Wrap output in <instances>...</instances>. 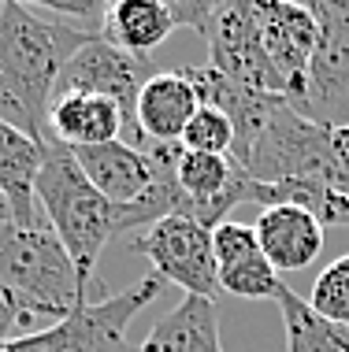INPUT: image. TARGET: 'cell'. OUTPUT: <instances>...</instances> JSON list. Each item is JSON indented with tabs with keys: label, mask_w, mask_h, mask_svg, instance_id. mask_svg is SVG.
<instances>
[{
	"label": "cell",
	"mask_w": 349,
	"mask_h": 352,
	"mask_svg": "<svg viewBox=\"0 0 349 352\" xmlns=\"http://www.w3.org/2000/svg\"><path fill=\"white\" fill-rule=\"evenodd\" d=\"M253 230H257L264 260L275 267V274L279 271H305L324 252V226L305 208H290V204L264 208Z\"/></svg>",
	"instance_id": "7c38bea8"
},
{
	"label": "cell",
	"mask_w": 349,
	"mask_h": 352,
	"mask_svg": "<svg viewBox=\"0 0 349 352\" xmlns=\"http://www.w3.org/2000/svg\"><path fill=\"white\" fill-rule=\"evenodd\" d=\"M160 285L164 282L149 274L130 289L112 293L97 304H78L67 319L49 330L0 341V352H134V345L127 341V327L145 304L160 297Z\"/></svg>",
	"instance_id": "277c9868"
},
{
	"label": "cell",
	"mask_w": 349,
	"mask_h": 352,
	"mask_svg": "<svg viewBox=\"0 0 349 352\" xmlns=\"http://www.w3.org/2000/svg\"><path fill=\"white\" fill-rule=\"evenodd\" d=\"M178 145H182L186 152H204V156H231V148H234V126H231V119L223 116L220 108L201 104Z\"/></svg>",
	"instance_id": "ffe728a7"
},
{
	"label": "cell",
	"mask_w": 349,
	"mask_h": 352,
	"mask_svg": "<svg viewBox=\"0 0 349 352\" xmlns=\"http://www.w3.org/2000/svg\"><path fill=\"white\" fill-rule=\"evenodd\" d=\"M175 30L178 23L167 0H116V4H108L105 23H101V37L108 45L130 56H145V60Z\"/></svg>",
	"instance_id": "9a60e30c"
},
{
	"label": "cell",
	"mask_w": 349,
	"mask_h": 352,
	"mask_svg": "<svg viewBox=\"0 0 349 352\" xmlns=\"http://www.w3.org/2000/svg\"><path fill=\"white\" fill-rule=\"evenodd\" d=\"M74 164L82 167V175L93 182L108 204H134L156 178V164L145 148H134L127 141H108L97 148H74Z\"/></svg>",
	"instance_id": "8fae6325"
},
{
	"label": "cell",
	"mask_w": 349,
	"mask_h": 352,
	"mask_svg": "<svg viewBox=\"0 0 349 352\" xmlns=\"http://www.w3.org/2000/svg\"><path fill=\"white\" fill-rule=\"evenodd\" d=\"M0 223H12V208H8L4 193H0Z\"/></svg>",
	"instance_id": "7402d4cb"
},
{
	"label": "cell",
	"mask_w": 349,
	"mask_h": 352,
	"mask_svg": "<svg viewBox=\"0 0 349 352\" xmlns=\"http://www.w3.org/2000/svg\"><path fill=\"white\" fill-rule=\"evenodd\" d=\"M153 74L156 71H149L145 56H130V52L116 49V45H108L105 37H93L67 60L60 82H56V97L60 93H97V97H108L123 111L127 145L145 148L141 130H138V93Z\"/></svg>",
	"instance_id": "52a82bcc"
},
{
	"label": "cell",
	"mask_w": 349,
	"mask_h": 352,
	"mask_svg": "<svg viewBox=\"0 0 349 352\" xmlns=\"http://www.w3.org/2000/svg\"><path fill=\"white\" fill-rule=\"evenodd\" d=\"M45 148L34 138H26L23 130L8 126L0 119V193H4L8 208H12L15 226H41V208L34 197L37 170L45 164Z\"/></svg>",
	"instance_id": "5bb4252c"
},
{
	"label": "cell",
	"mask_w": 349,
	"mask_h": 352,
	"mask_svg": "<svg viewBox=\"0 0 349 352\" xmlns=\"http://www.w3.org/2000/svg\"><path fill=\"white\" fill-rule=\"evenodd\" d=\"M123 130V111L97 93H60L49 108V138L71 152L119 141Z\"/></svg>",
	"instance_id": "4fadbf2b"
},
{
	"label": "cell",
	"mask_w": 349,
	"mask_h": 352,
	"mask_svg": "<svg viewBox=\"0 0 349 352\" xmlns=\"http://www.w3.org/2000/svg\"><path fill=\"white\" fill-rule=\"evenodd\" d=\"M34 197L41 204V215L49 223V230L67 249L82 289H86V300L89 304L105 300L108 293L97 278V260L112 237H119L116 234V204H108L93 189V182L82 175V167L74 164L71 148L56 145V141H49V148H45V164L37 170Z\"/></svg>",
	"instance_id": "7a4b0ae2"
},
{
	"label": "cell",
	"mask_w": 349,
	"mask_h": 352,
	"mask_svg": "<svg viewBox=\"0 0 349 352\" xmlns=\"http://www.w3.org/2000/svg\"><path fill=\"white\" fill-rule=\"evenodd\" d=\"M257 8V26H260V41L268 52L271 67L279 71L286 97L301 89L308 71V60L316 52V12L313 4H294V0H253Z\"/></svg>",
	"instance_id": "9c48e42d"
},
{
	"label": "cell",
	"mask_w": 349,
	"mask_h": 352,
	"mask_svg": "<svg viewBox=\"0 0 349 352\" xmlns=\"http://www.w3.org/2000/svg\"><path fill=\"white\" fill-rule=\"evenodd\" d=\"M313 12L319 26L316 52L301 89L290 93L286 104L316 126L342 130L349 126V8L319 0Z\"/></svg>",
	"instance_id": "5b68a950"
},
{
	"label": "cell",
	"mask_w": 349,
	"mask_h": 352,
	"mask_svg": "<svg viewBox=\"0 0 349 352\" xmlns=\"http://www.w3.org/2000/svg\"><path fill=\"white\" fill-rule=\"evenodd\" d=\"M305 300L319 319L335 322V327H349V256H338L316 274Z\"/></svg>",
	"instance_id": "d6986e66"
},
{
	"label": "cell",
	"mask_w": 349,
	"mask_h": 352,
	"mask_svg": "<svg viewBox=\"0 0 349 352\" xmlns=\"http://www.w3.org/2000/svg\"><path fill=\"white\" fill-rule=\"evenodd\" d=\"M346 8H349V4H346Z\"/></svg>",
	"instance_id": "603a6c76"
},
{
	"label": "cell",
	"mask_w": 349,
	"mask_h": 352,
	"mask_svg": "<svg viewBox=\"0 0 349 352\" xmlns=\"http://www.w3.org/2000/svg\"><path fill=\"white\" fill-rule=\"evenodd\" d=\"M134 352H223L220 345V316L209 297H182L164 319L145 334Z\"/></svg>",
	"instance_id": "2e32d148"
},
{
	"label": "cell",
	"mask_w": 349,
	"mask_h": 352,
	"mask_svg": "<svg viewBox=\"0 0 349 352\" xmlns=\"http://www.w3.org/2000/svg\"><path fill=\"white\" fill-rule=\"evenodd\" d=\"M197 34L209 45L212 71H220L223 78L245 85V89L286 97V85L264 52L253 0H209V12H204Z\"/></svg>",
	"instance_id": "8992f818"
},
{
	"label": "cell",
	"mask_w": 349,
	"mask_h": 352,
	"mask_svg": "<svg viewBox=\"0 0 349 352\" xmlns=\"http://www.w3.org/2000/svg\"><path fill=\"white\" fill-rule=\"evenodd\" d=\"M275 304L286 322V345L290 352H349V327H335V322L319 319L308 308L305 297H297L294 289L279 285Z\"/></svg>",
	"instance_id": "e0dca14e"
},
{
	"label": "cell",
	"mask_w": 349,
	"mask_h": 352,
	"mask_svg": "<svg viewBox=\"0 0 349 352\" xmlns=\"http://www.w3.org/2000/svg\"><path fill=\"white\" fill-rule=\"evenodd\" d=\"M93 30L63 23L41 8L0 4V119L49 145V108L63 67Z\"/></svg>",
	"instance_id": "6da1fadb"
},
{
	"label": "cell",
	"mask_w": 349,
	"mask_h": 352,
	"mask_svg": "<svg viewBox=\"0 0 349 352\" xmlns=\"http://www.w3.org/2000/svg\"><path fill=\"white\" fill-rule=\"evenodd\" d=\"M41 316L34 304H26L19 293H12L4 282H0V341H12V338H23L19 330L30 327V322Z\"/></svg>",
	"instance_id": "44dd1931"
},
{
	"label": "cell",
	"mask_w": 349,
	"mask_h": 352,
	"mask_svg": "<svg viewBox=\"0 0 349 352\" xmlns=\"http://www.w3.org/2000/svg\"><path fill=\"white\" fill-rule=\"evenodd\" d=\"M130 249L153 263L160 282H175L178 289H186V297L215 300L220 271H215L212 230L201 226L197 219H186V215L160 219L141 237L130 241Z\"/></svg>",
	"instance_id": "ba28073f"
},
{
	"label": "cell",
	"mask_w": 349,
	"mask_h": 352,
	"mask_svg": "<svg viewBox=\"0 0 349 352\" xmlns=\"http://www.w3.org/2000/svg\"><path fill=\"white\" fill-rule=\"evenodd\" d=\"M0 282L56 322L67 319L78 304H89L78 271L49 223H0Z\"/></svg>",
	"instance_id": "3957f363"
},
{
	"label": "cell",
	"mask_w": 349,
	"mask_h": 352,
	"mask_svg": "<svg viewBox=\"0 0 349 352\" xmlns=\"http://www.w3.org/2000/svg\"><path fill=\"white\" fill-rule=\"evenodd\" d=\"M220 289L231 293V297H242V300H275L279 293V274L264 260V252H249V256H238L231 263H220Z\"/></svg>",
	"instance_id": "ac0fdd59"
},
{
	"label": "cell",
	"mask_w": 349,
	"mask_h": 352,
	"mask_svg": "<svg viewBox=\"0 0 349 352\" xmlns=\"http://www.w3.org/2000/svg\"><path fill=\"white\" fill-rule=\"evenodd\" d=\"M201 108L190 74L182 71H156L138 93V130L149 145H178Z\"/></svg>",
	"instance_id": "30bf717a"
}]
</instances>
